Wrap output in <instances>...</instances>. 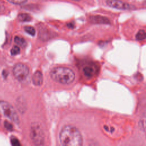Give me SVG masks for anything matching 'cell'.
<instances>
[{"label":"cell","instance_id":"1","mask_svg":"<svg viewBox=\"0 0 146 146\" xmlns=\"http://www.w3.org/2000/svg\"><path fill=\"white\" fill-rule=\"evenodd\" d=\"M60 143L64 146H80L83 144L82 136L75 127L67 125L64 126L59 134Z\"/></svg>","mask_w":146,"mask_h":146},{"label":"cell","instance_id":"2","mask_svg":"<svg viewBox=\"0 0 146 146\" xmlns=\"http://www.w3.org/2000/svg\"><path fill=\"white\" fill-rule=\"evenodd\" d=\"M51 78L58 83L68 84L72 83L75 79V74L67 67H58L53 68L50 72Z\"/></svg>","mask_w":146,"mask_h":146},{"label":"cell","instance_id":"3","mask_svg":"<svg viewBox=\"0 0 146 146\" xmlns=\"http://www.w3.org/2000/svg\"><path fill=\"white\" fill-rule=\"evenodd\" d=\"M30 137L35 145H42L44 143V135L39 123H33L30 128Z\"/></svg>","mask_w":146,"mask_h":146},{"label":"cell","instance_id":"4","mask_svg":"<svg viewBox=\"0 0 146 146\" xmlns=\"http://www.w3.org/2000/svg\"><path fill=\"white\" fill-rule=\"evenodd\" d=\"M0 113L13 121L18 123L19 117L14 108L6 101H0Z\"/></svg>","mask_w":146,"mask_h":146},{"label":"cell","instance_id":"5","mask_svg":"<svg viewBox=\"0 0 146 146\" xmlns=\"http://www.w3.org/2000/svg\"><path fill=\"white\" fill-rule=\"evenodd\" d=\"M13 72L17 79L20 82H23L27 79L29 74V70L26 64L17 63L14 66Z\"/></svg>","mask_w":146,"mask_h":146},{"label":"cell","instance_id":"6","mask_svg":"<svg viewBox=\"0 0 146 146\" xmlns=\"http://www.w3.org/2000/svg\"><path fill=\"white\" fill-rule=\"evenodd\" d=\"M106 3L111 7L119 10H130L133 6L120 0H106Z\"/></svg>","mask_w":146,"mask_h":146},{"label":"cell","instance_id":"7","mask_svg":"<svg viewBox=\"0 0 146 146\" xmlns=\"http://www.w3.org/2000/svg\"><path fill=\"white\" fill-rule=\"evenodd\" d=\"M84 75L87 78L92 77L96 72V68L94 65H86L83 68Z\"/></svg>","mask_w":146,"mask_h":146},{"label":"cell","instance_id":"8","mask_svg":"<svg viewBox=\"0 0 146 146\" xmlns=\"http://www.w3.org/2000/svg\"><path fill=\"white\" fill-rule=\"evenodd\" d=\"M43 75L40 71H36L33 75L32 81L35 86H40L43 82Z\"/></svg>","mask_w":146,"mask_h":146},{"label":"cell","instance_id":"9","mask_svg":"<svg viewBox=\"0 0 146 146\" xmlns=\"http://www.w3.org/2000/svg\"><path fill=\"white\" fill-rule=\"evenodd\" d=\"M90 20L94 23H100V24H108L110 23V21L106 17L102 16H92L90 17Z\"/></svg>","mask_w":146,"mask_h":146},{"label":"cell","instance_id":"10","mask_svg":"<svg viewBox=\"0 0 146 146\" xmlns=\"http://www.w3.org/2000/svg\"><path fill=\"white\" fill-rule=\"evenodd\" d=\"M18 19L21 22H29L31 20V16L27 13H21L18 16Z\"/></svg>","mask_w":146,"mask_h":146},{"label":"cell","instance_id":"11","mask_svg":"<svg viewBox=\"0 0 146 146\" xmlns=\"http://www.w3.org/2000/svg\"><path fill=\"white\" fill-rule=\"evenodd\" d=\"M146 33L144 30H140L136 35V39L137 40H143L145 38Z\"/></svg>","mask_w":146,"mask_h":146},{"label":"cell","instance_id":"12","mask_svg":"<svg viewBox=\"0 0 146 146\" xmlns=\"http://www.w3.org/2000/svg\"><path fill=\"white\" fill-rule=\"evenodd\" d=\"M14 41L17 44H18L21 46H24L26 44L25 40L23 38L18 36H17L15 37Z\"/></svg>","mask_w":146,"mask_h":146},{"label":"cell","instance_id":"13","mask_svg":"<svg viewBox=\"0 0 146 146\" xmlns=\"http://www.w3.org/2000/svg\"><path fill=\"white\" fill-rule=\"evenodd\" d=\"M25 30L27 33H28L30 35L34 36L35 34V30L33 27L26 26V27H25Z\"/></svg>","mask_w":146,"mask_h":146},{"label":"cell","instance_id":"14","mask_svg":"<svg viewBox=\"0 0 146 146\" xmlns=\"http://www.w3.org/2000/svg\"><path fill=\"white\" fill-rule=\"evenodd\" d=\"M20 52V48L17 46H14L11 50V54L12 55H16Z\"/></svg>","mask_w":146,"mask_h":146},{"label":"cell","instance_id":"15","mask_svg":"<svg viewBox=\"0 0 146 146\" xmlns=\"http://www.w3.org/2000/svg\"><path fill=\"white\" fill-rule=\"evenodd\" d=\"M10 3L15 4V5H22L26 2L27 0H7Z\"/></svg>","mask_w":146,"mask_h":146},{"label":"cell","instance_id":"16","mask_svg":"<svg viewBox=\"0 0 146 146\" xmlns=\"http://www.w3.org/2000/svg\"><path fill=\"white\" fill-rule=\"evenodd\" d=\"M11 143L13 145H15V146H18V145H21L19 140L17 138L14 137L11 139Z\"/></svg>","mask_w":146,"mask_h":146},{"label":"cell","instance_id":"17","mask_svg":"<svg viewBox=\"0 0 146 146\" xmlns=\"http://www.w3.org/2000/svg\"><path fill=\"white\" fill-rule=\"evenodd\" d=\"M4 125H5V127L7 129H8V130H9V131H11V130H13V125L11 124H10L9 122H8V121H5V123H4Z\"/></svg>","mask_w":146,"mask_h":146},{"label":"cell","instance_id":"18","mask_svg":"<svg viewBox=\"0 0 146 146\" xmlns=\"http://www.w3.org/2000/svg\"><path fill=\"white\" fill-rule=\"evenodd\" d=\"M2 9H3V6L2 5H0V11L2 10Z\"/></svg>","mask_w":146,"mask_h":146},{"label":"cell","instance_id":"19","mask_svg":"<svg viewBox=\"0 0 146 146\" xmlns=\"http://www.w3.org/2000/svg\"><path fill=\"white\" fill-rule=\"evenodd\" d=\"M73 1H79L80 0H73Z\"/></svg>","mask_w":146,"mask_h":146}]
</instances>
